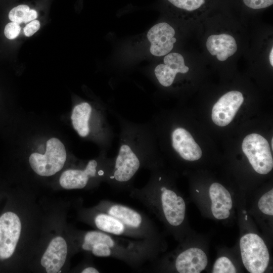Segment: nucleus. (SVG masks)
Returning a JSON list of instances; mask_svg holds the SVG:
<instances>
[{
	"label": "nucleus",
	"instance_id": "17",
	"mask_svg": "<svg viewBox=\"0 0 273 273\" xmlns=\"http://www.w3.org/2000/svg\"><path fill=\"white\" fill-rule=\"evenodd\" d=\"M93 223L100 231L115 236L138 239L136 235L119 219L105 212L98 210V212L94 214Z\"/></svg>",
	"mask_w": 273,
	"mask_h": 273
},
{
	"label": "nucleus",
	"instance_id": "30",
	"mask_svg": "<svg viewBox=\"0 0 273 273\" xmlns=\"http://www.w3.org/2000/svg\"><path fill=\"white\" fill-rule=\"evenodd\" d=\"M273 140H272V138L271 139V148L272 149L273 148Z\"/></svg>",
	"mask_w": 273,
	"mask_h": 273
},
{
	"label": "nucleus",
	"instance_id": "31",
	"mask_svg": "<svg viewBox=\"0 0 273 273\" xmlns=\"http://www.w3.org/2000/svg\"><path fill=\"white\" fill-rule=\"evenodd\" d=\"M247 216L246 215V216H245V219H246V220H247Z\"/></svg>",
	"mask_w": 273,
	"mask_h": 273
},
{
	"label": "nucleus",
	"instance_id": "6",
	"mask_svg": "<svg viewBox=\"0 0 273 273\" xmlns=\"http://www.w3.org/2000/svg\"><path fill=\"white\" fill-rule=\"evenodd\" d=\"M67 158L64 145L58 139L53 138L47 142L44 155L34 153L30 155L29 161L32 169L37 174L50 176L60 171Z\"/></svg>",
	"mask_w": 273,
	"mask_h": 273
},
{
	"label": "nucleus",
	"instance_id": "8",
	"mask_svg": "<svg viewBox=\"0 0 273 273\" xmlns=\"http://www.w3.org/2000/svg\"><path fill=\"white\" fill-rule=\"evenodd\" d=\"M242 150L254 170L261 174L269 173L273 167V159L267 140L257 133L247 135L242 143Z\"/></svg>",
	"mask_w": 273,
	"mask_h": 273
},
{
	"label": "nucleus",
	"instance_id": "2",
	"mask_svg": "<svg viewBox=\"0 0 273 273\" xmlns=\"http://www.w3.org/2000/svg\"><path fill=\"white\" fill-rule=\"evenodd\" d=\"M157 245L148 240L92 231L83 235L81 247L95 256L114 258L132 268H138L155 258L158 251Z\"/></svg>",
	"mask_w": 273,
	"mask_h": 273
},
{
	"label": "nucleus",
	"instance_id": "20",
	"mask_svg": "<svg viewBox=\"0 0 273 273\" xmlns=\"http://www.w3.org/2000/svg\"><path fill=\"white\" fill-rule=\"evenodd\" d=\"M236 269L232 261L226 257L218 258L215 262L213 273H235Z\"/></svg>",
	"mask_w": 273,
	"mask_h": 273
},
{
	"label": "nucleus",
	"instance_id": "11",
	"mask_svg": "<svg viewBox=\"0 0 273 273\" xmlns=\"http://www.w3.org/2000/svg\"><path fill=\"white\" fill-rule=\"evenodd\" d=\"M174 34V29L167 23L161 22L153 26L147 33L148 39L151 42L150 53L156 56L169 54L176 40Z\"/></svg>",
	"mask_w": 273,
	"mask_h": 273
},
{
	"label": "nucleus",
	"instance_id": "13",
	"mask_svg": "<svg viewBox=\"0 0 273 273\" xmlns=\"http://www.w3.org/2000/svg\"><path fill=\"white\" fill-rule=\"evenodd\" d=\"M173 150L183 159L196 161L202 156V151L190 133L183 127L174 128L171 134Z\"/></svg>",
	"mask_w": 273,
	"mask_h": 273
},
{
	"label": "nucleus",
	"instance_id": "3",
	"mask_svg": "<svg viewBox=\"0 0 273 273\" xmlns=\"http://www.w3.org/2000/svg\"><path fill=\"white\" fill-rule=\"evenodd\" d=\"M147 184L141 189L132 188L129 196L143 204L148 210L160 215L170 226L183 223L186 214L184 199L166 185L162 184V176L155 169Z\"/></svg>",
	"mask_w": 273,
	"mask_h": 273
},
{
	"label": "nucleus",
	"instance_id": "22",
	"mask_svg": "<svg viewBox=\"0 0 273 273\" xmlns=\"http://www.w3.org/2000/svg\"><path fill=\"white\" fill-rule=\"evenodd\" d=\"M258 206L259 210L263 213L273 215V190L263 195L259 200Z\"/></svg>",
	"mask_w": 273,
	"mask_h": 273
},
{
	"label": "nucleus",
	"instance_id": "12",
	"mask_svg": "<svg viewBox=\"0 0 273 273\" xmlns=\"http://www.w3.org/2000/svg\"><path fill=\"white\" fill-rule=\"evenodd\" d=\"M164 64L158 65L154 69V74L161 85L170 86L178 73H186L189 68L185 64L181 55L176 53L167 54L164 58Z\"/></svg>",
	"mask_w": 273,
	"mask_h": 273
},
{
	"label": "nucleus",
	"instance_id": "4",
	"mask_svg": "<svg viewBox=\"0 0 273 273\" xmlns=\"http://www.w3.org/2000/svg\"><path fill=\"white\" fill-rule=\"evenodd\" d=\"M97 208L119 219L136 235L138 239L158 244V235L153 223L143 212L108 200L101 201Z\"/></svg>",
	"mask_w": 273,
	"mask_h": 273
},
{
	"label": "nucleus",
	"instance_id": "14",
	"mask_svg": "<svg viewBox=\"0 0 273 273\" xmlns=\"http://www.w3.org/2000/svg\"><path fill=\"white\" fill-rule=\"evenodd\" d=\"M205 252L198 248H190L176 256L174 263L175 270L179 273H200L207 265Z\"/></svg>",
	"mask_w": 273,
	"mask_h": 273
},
{
	"label": "nucleus",
	"instance_id": "27",
	"mask_svg": "<svg viewBox=\"0 0 273 273\" xmlns=\"http://www.w3.org/2000/svg\"><path fill=\"white\" fill-rule=\"evenodd\" d=\"M37 17V13L34 10L30 9L24 20V23L34 20Z\"/></svg>",
	"mask_w": 273,
	"mask_h": 273
},
{
	"label": "nucleus",
	"instance_id": "23",
	"mask_svg": "<svg viewBox=\"0 0 273 273\" xmlns=\"http://www.w3.org/2000/svg\"><path fill=\"white\" fill-rule=\"evenodd\" d=\"M29 10L30 8L27 5H19L10 11L9 18L13 22L18 24L24 22Z\"/></svg>",
	"mask_w": 273,
	"mask_h": 273
},
{
	"label": "nucleus",
	"instance_id": "5",
	"mask_svg": "<svg viewBox=\"0 0 273 273\" xmlns=\"http://www.w3.org/2000/svg\"><path fill=\"white\" fill-rule=\"evenodd\" d=\"M104 152L99 160H89L82 169H70L63 172L59 182L64 189H82L86 187L90 179L97 178L107 181L112 171L114 157H109Z\"/></svg>",
	"mask_w": 273,
	"mask_h": 273
},
{
	"label": "nucleus",
	"instance_id": "10",
	"mask_svg": "<svg viewBox=\"0 0 273 273\" xmlns=\"http://www.w3.org/2000/svg\"><path fill=\"white\" fill-rule=\"evenodd\" d=\"M244 101L242 94L231 91L223 95L214 105L211 113L213 122L219 126L228 125Z\"/></svg>",
	"mask_w": 273,
	"mask_h": 273
},
{
	"label": "nucleus",
	"instance_id": "7",
	"mask_svg": "<svg viewBox=\"0 0 273 273\" xmlns=\"http://www.w3.org/2000/svg\"><path fill=\"white\" fill-rule=\"evenodd\" d=\"M243 263L251 273H262L267 268L269 254L263 240L257 235L249 233L240 241Z\"/></svg>",
	"mask_w": 273,
	"mask_h": 273
},
{
	"label": "nucleus",
	"instance_id": "21",
	"mask_svg": "<svg viewBox=\"0 0 273 273\" xmlns=\"http://www.w3.org/2000/svg\"><path fill=\"white\" fill-rule=\"evenodd\" d=\"M175 7L188 11H192L200 8L205 0H167Z\"/></svg>",
	"mask_w": 273,
	"mask_h": 273
},
{
	"label": "nucleus",
	"instance_id": "16",
	"mask_svg": "<svg viewBox=\"0 0 273 273\" xmlns=\"http://www.w3.org/2000/svg\"><path fill=\"white\" fill-rule=\"evenodd\" d=\"M209 193L211 200V209L214 217L218 219L229 217L233 205L229 192L221 184L214 183L210 186Z\"/></svg>",
	"mask_w": 273,
	"mask_h": 273
},
{
	"label": "nucleus",
	"instance_id": "28",
	"mask_svg": "<svg viewBox=\"0 0 273 273\" xmlns=\"http://www.w3.org/2000/svg\"><path fill=\"white\" fill-rule=\"evenodd\" d=\"M82 273H98L100 271L95 267L89 266L85 268L81 271Z\"/></svg>",
	"mask_w": 273,
	"mask_h": 273
},
{
	"label": "nucleus",
	"instance_id": "32",
	"mask_svg": "<svg viewBox=\"0 0 273 273\" xmlns=\"http://www.w3.org/2000/svg\"><path fill=\"white\" fill-rule=\"evenodd\" d=\"M196 191H197V192H199V191H198V190H196Z\"/></svg>",
	"mask_w": 273,
	"mask_h": 273
},
{
	"label": "nucleus",
	"instance_id": "26",
	"mask_svg": "<svg viewBox=\"0 0 273 273\" xmlns=\"http://www.w3.org/2000/svg\"><path fill=\"white\" fill-rule=\"evenodd\" d=\"M39 28V22L38 20H33L25 27L24 32L26 36L29 37L38 30Z\"/></svg>",
	"mask_w": 273,
	"mask_h": 273
},
{
	"label": "nucleus",
	"instance_id": "1",
	"mask_svg": "<svg viewBox=\"0 0 273 273\" xmlns=\"http://www.w3.org/2000/svg\"><path fill=\"white\" fill-rule=\"evenodd\" d=\"M116 116L120 126L118 150L107 182L115 190L129 191L141 169H156L153 132L150 123L139 124Z\"/></svg>",
	"mask_w": 273,
	"mask_h": 273
},
{
	"label": "nucleus",
	"instance_id": "25",
	"mask_svg": "<svg viewBox=\"0 0 273 273\" xmlns=\"http://www.w3.org/2000/svg\"><path fill=\"white\" fill-rule=\"evenodd\" d=\"M245 5L253 9L267 8L273 4V0H243Z\"/></svg>",
	"mask_w": 273,
	"mask_h": 273
},
{
	"label": "nucleus",
	"instance_id": "18",
	"mask_svg": "<svg viewBox=\"0 0 273 273\" xmlns=\"http://www.w3.org/2000/svg\"><path fill=\"white\" fill-rule=\"evenodd\" d=\"M206 47L209 53L213 56H216L220 61L226 60L237 50L235 38L228 34L210 35L207 38Z\"/></svg>",
	"mask_w": 273,
	"mask_h": 273
},
{
	"label": "nucleus",
	"instance_id": "9",
	"mask_svg": "<svg viewBox=\"0 0 273 273\" xmlns=\"http://www.w3.org/2000/svg\"><path fill=\"white\" fill-rule=\"evenodd\" d=\"M21 230L18 216L7 212L0 217V259L10 258L14 252Z\"/></svg>",
	"mask_w": 273,
	"mask_h": 273
},
{
	"label": "nucleus",
	"instance_id": "19",
	"mask_svg": "<svg viewBox=\"0 0 273 273\" xmlns=\"http://www.w3.org/2000/svg\"><path fill=\"white\" fill-rule=\"evenodd\" d=\"M93 108L87 102H82L73 108L71 119L74 129L82 138L90 133L89 123L92 116Z\"/></svg>",
	"mask_w": 273,
	"mask_h": 273
},
{
	"label": "nucleus",
	"instance_id": "29",
	"mask_svg": "<svg viewBox=\"0 0 273 273\" xmlns=\"http://www.w3.org/2000/svg\"><path fill=\"white\" fill-rule=\"evenodd\" d=\"M272 56H273V49H272V48L271 50L270 51V55H269V62H270V64L271 65V66H273Z\"/></svg>",
	"mask_w": 273,
	"mask_h": 273
},
{
	"label": "nucleus",
	"instance_id": "24",
	"mask_svg": "<svg viewBox=\"0 0 273 273\" xmlns=\"http://www.w3.org/2000/svg\"><path fill=\"white\" fill-rule=\"evenodd\" d=\"M21 27L18 23L13 22H10L6 25L4 33L7 38L13 39L18 36Z\"/></svg>",
	"mask_w": 273,
	"mask_h": 273
},
{
	"label": "nucleus",
	"instance_id": "15",
	"mask_svg": "<svg viewBox=\"0 0 273 273\" xmlns=\"http://www.w3.org/2000/svg\"><path fill=\"white\" fill-rule=\"evenodd\" d=\"M67 254L66 241L61 237H57L50 243L41 258V264L47 272H58L65 262Z\"/></svg>",
	"mask_w": 273,
	"mask_h": 273
}]
</instances>
